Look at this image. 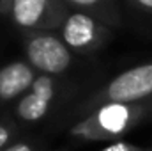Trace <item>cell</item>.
<instances>
[{
    "label": "cell",
    "mask_w": 152,
    "mask_h": 151,
    "mask_svg": "<svg viewBox=\"0 0 152 151\" xmlns=\"http://www.w3.org/2000/svg\"><path fill=\"white\" fill-rule=\"evenodd\" d=\"M23 53L36 73L50 76L64 75L75 61V53L55 32H23Z\"/></svg>",
    "instance_id": "3957f363"
},
{
    "label": "cell",
    "mask_w": 152,
    "mask_h": 151,
    "mask_svg": "<svg viewBox=\"0 0 152 151\" xmlns=\"http://www.w3.org/2000/svg\"><path fill=\"white\" fill-rule=\"evenodd\" d=\"M151 98L152 62H143L108 80L80 105V110L87 114L104 103H140Z\"/></svg>",
    "instance_id": "7a4b0ae2"
},
{
    "label": "cell",
    "mask_w": 152,
    "mask_h": 151,
    "mask_svg": "<svg viewBox=\"0 0 152 151\" xmlns=\"http://www.w3.org/2000/svg\"><path fill=\"white\" fill-rule=\"evenodd\" d=\"M9 5H11V0H0V14L2 16H7Z\"/></svg>",
    "instance_id": "4fadbf2b"
},
{
    "label": "cell",
    "mask_w": 152,
    "mask_h": 151,
    "mask_svg": "<svg viewBox=\"0 0 152 151\" xmlns=\"http://www.w3.org/2000/svg\"><path fill=\"white\" fill-rule=\"evenodd\" d=\"M37 73L25 59H16L0 68V107L16 103L32 85Z\"/></svg>",
    "instance_id": "52a82bcc"
},
{
    "label": "cell",
    "mask_w": 152,
    "mask_h": 151,
    "mask_svg": "<svg viewBox=\"0 0 152 151\" xmlns=\"http://www.w3.org/2000/svg\"><path fill=\"white\" fill-rule=\"evenodd\" d=\"M71 11H80L97 18L112 29L122 25V13L115 0H64Z\"/></svg>",
    "instance_id": "ba28073f"
},
{
    "label": "cell",
    "mask_w": 152,
    "mask_h": 151,
    "mask_svg": "<svg viewBox=\"0 0 152 151\" xmlns=\"http://www.w3.org/2000/svg\"><path fill=\"white\" fill-rule=\"evenodd\" d=\"M136 11H142L145 14H152V0H127Z\"/></svg>",
    "instance_id": "8fae6325"
},
{
    "label": "cell",
    "mask_w": 152,
    "mask_h": 151,
    "mask_svg": "<svg viewBox=\"0 0 152 151\" xmlns=\"http://www.w3.org/2000/svg\"><path fill=\"white\" fill-rule=\"evenodd\" d=\"M16 133V124L7 119H0V151L5 150L9 144H12V137Z\"/></svg>",
    "instance_id": "9c48e42d"
},
{
    "label": "cell",
    "mask_w": 152,
    "mask_h": 151,
    "mask_svg": "<svg viewBox=\"0 0 152 151\" xmlns=\"http://www.w3.org/2000/svg\"><path fill=\"white\" fill-rule=\"evenodd\" d=\"M2 151H34V144L27 142V141H20V142L9 144L5 150H2Z\"/></svg>",
    "instance_id": "7c38bea8"
},
{
    "label": "cell",
    "mask_w": 152,
    "mask_h": 151,
    "mask_svg": "<svg viewBox=\"0 0 152 151\" xmlns=\"http://www.w3.org/2000/svg\"><path fill=\"white\" fill-rule=\"evenodd\" d=\"M60 93L62 84L57 76L37 73L30 89L14 103V117L25 124L42 121L57 103Z\"/></svg>",
    "instance_id": "8992f818"
},
{
    "label": "cell",
    "mask_w": 152,
    "mask_h": 151,
    "mask_svg": "<svg viewBox=\"0 0 152 151\" xmlns=\"http://www.w3.org/2000/svg\"><path fill=\"white\" fill-rule=\"evenodd\" d=\"M152 117V98L140 103H104L87 112L69 128L83 142H113Z\"/></svg>",
    "instance_id": "6da1fadb"
},
{
    "label": "cell",
    "mask_w": 152,
    "mask_h": 151,
    "mask_svg": "<svg viewBox=\"0 0 152 151\" xmlns=\"http://www.w3.org/2000/svg\"><path fill=\"white\" fill-rule=\"evenodd\" d=\"M97 151H152V148L147 146H138V144H133V142H126V141H113L110 144H106L104 148Z\"/></svg>",
    "instance_id": "30bf717a"
},
{
    "label": "cell",
    "mask_w": 152,
    "mask_h": 151,
    "mask_svg": "<svg viewBox=\"0 0 152 151\" xmlns=\"http://www.w3.org/2000/svg\"><path fill=\"white\" fill-rule=\"evenodd\" d=\"M69 11L64 0H11L7 18L23 32H57Z\"/></svg>",
    "instance_id": "5b68a950"
},
{
    "label": "cell",
    "mask_w": 152,
    "mask_h": 151,
    "mask_svg": "<svg viewBox=\"0 0 152 151\" xmlns=\"http://www.w3.org/2000/svg\"><path fill=\"white\" fill-rule=\"evenodd\" d=\"M58 36L73 53L92 55L101 52L113 39V29L90 14L69 11L58 29Z\"/></svg>",
    "instance_id": "277c9868"
}]
</instances>
